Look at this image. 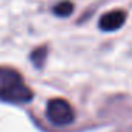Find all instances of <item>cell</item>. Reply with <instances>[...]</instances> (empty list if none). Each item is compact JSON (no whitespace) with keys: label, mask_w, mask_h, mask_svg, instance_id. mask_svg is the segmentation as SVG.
Wrapping results in <instances>:
<instances>
[{"label":"cell","mask_w":132,"mask_h":132,"mask_svg":"<svg viewBox=\"0 0 132 132\" xmlns=\"http://www.w3.org/2000/svg\"><path fill=\"white\" fill-rule=\"evenodd\" d=\"M0 100L12 104H26L33 100V91L16 70L0 67Z\"/></svg>","instance_id":"1"},{"label":"cell","mask_w":132,"mask_h":132,"mask_svg":"<svg viewBox=\"0 0 132 132\" xmlns=\"http://www.w3.org/2000/svg\"><path fill=\"white\" fill-rule=\"evenodd\" d=\"M47 118L54 125L65 126L72 123L75 115L68 101L63 98H54V100H50L47 104Z\"/></svg>","instance_id":"2"},{"label":"cell","mask_w":132,"mask_h":132,"mask_svg":"<svg viewBox=\"0 0 132 132\" xmlns=\"http://www.w3.org/2000/svg\"><path fill=\"white\" fill-rule=\"evenodd\" d=\"M126 20V14L123 10H114L104 14L100 20V29L102 31H115L121 29Z\"/></svg>","instance_id":"3"},{"label":"cell","mask_w":132,"mask_h":132,"mask_svg":"<svg viewBox=\"0 0 132 132\" xmlns=\"http://www.w3.org/2000/svg\"><path fill=\"white\" fill-rule=\"evenodd\" d=\"M30 58H31V63L34 64L37 68H41V67L44 65V61H46L47 58V47H38V48H36L34 51L31 53V55H30Z\"/></svg>","instance_id":"4"},{"label":"cell","mask_w":132,"mask_h":132,"mask_svg":"<svg viewBox=\"0 0 132 132\" xmlns=\"http://www.w3.org/2000/svg\"><path fill=\"white\" fill-rule=\"evenodd\" d=\"M72 10H74V4L71 3V2H68V0H64V2H61V3H58L57 6L54 7V14L55 16H60V17H67V16H70L72 13Z\"/></svg>","instance_id":"5"}]
</instances>
